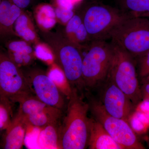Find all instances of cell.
Listing matches in <instances>:
<instances>
[{"instance_id": "2", "label": "cell", "mask_w": 149, "mask_h": 149, "mask_svg": "<svg viewBox=\"0 0 149 149\" xmlns=\"http://www.w3.org/2000/svg\"><path fill=\"white\" fill-rule=\"evenodd\" d=\"M40 31V34L50 47L54 61L65 76L69 89L79 91L84 88L82 75L83 57L82 49L66 37L63 29Z\"/></svg>"}, {"instance_id": "24", "label": "cell", "mask_w": 149, "mask_h": 149, "mask_svg": "<svg viewBox=\"0 0 149 149\" xmlns=\"http://www.w3.org/2000/svg\"><path fill=\"white\" fill-rule=\"evenodd\" d=\"M53 5L62 8H68L73 7L74 3L80 0H52Z\"/></svg>"}, {"instance_id": "6", "label": "cell", "mask_w": 149, "mask_h": 149, "mask_svg": "<svg viewBox=\"0 0 149 149\" xmlns=\"http://www.w3.org/2000/svg\"><path fill=\"white\" fill-rule=\"evenodd\" d=\"M83 57L82 75L84 88L92 89L107 78L113 56L112 43L93 41Z\"/></svg>"}, {"instance_id": "13", "label": "cell", "mask_w": 149, "mask_h": 149, "mask_svg": "<svg viewBox=\"0 0 149 149\" xmlns=\"http://www.w3.org/2000/svg\"><path fill=\"white\" fill-rule=\"evenodd\" d=\"M63 31L70 41L82 50L87 49L92 42L80 12H75L65 25Z\"/></svg>"}, {"instance_id": "14", "label": "cell", "mask_w": 149, "mask_h": 149, "mask_svg": "<svg viewBox=\"0 0 149 149\" xmlns=\"http://www.w3.org/2000/svg\"><path fill=\"white\" fill-rule=\"evenodd\" d=\"M27 126L24 120L16 115L6 130L1 148L22 149Z\"/></svg>"}, {"instance_id": "5", "label": "cell", "mask_w": 149, "mask_h": 149, "mask_svg": "<svg viewBox=\"0 0 149 149\" xmlns=\"http://www.w3.org/2000/svg\"><path fill=\"white\" fill-rule=\"evenodd\" d=\"M79 12L92 42L110 39L113 30L128 17L119 9L97 2L89 3Z\"/></svg>"}, {"instance_id": "25", "label": "cell", "mask_w": 149, "mask_h": 149, "mask_svg": "<svg viewBox=\"0 0 149 149\" xmlns=\"http://www.w3.org/2000/svg\"><path fill=\"white\" fill-rule=\"evenodd\" d=\"M136 110L143 113L149 120V101L143 100V101L140 102Z\"/></svg>"}, {"instance_id": "9", "label": "cell", "mask_w": 149, "mask_h": 149, "mask_svg": "<svg viewBox=\"0 0 149 149\" xmlns=\"http://www.w3.org/2000/svg\"><path fill=\"white\" fill-rule=\"evenodd\" d=\"M32 94L21 68L11 60L6 52H0V98L13 103L22 97Z\"/></svg>"}, {"instance_id": "3", "label": "cell", "mask_w": 149, "mask_h": 149, "mask_svg": "<svg viewBox=\"0 0 149 149\" xmlns=\"http://www.w3.org/2000/svg\"><path fill=\"white\" fill-rule=\"evenodd\" d=\"M113 56L107 78L126 95L135 105L139 104L142 97L134 58L115 43Z\"/></svg>"}, {"instance_id": "15", "label": "cell", "mask_w": 149, "mask_h": 149, "mask_svg": "<svg viewBox=\"0 0 149 149\" xmlns=\"http://www.w3.org/2000/svg\"><path fill=\"white\" fill-rule=\"evenodd\" d=\"M88 147L90 149H123L95 118H91Z\"/></svg>"}, {"instance_id": "4", "label": "cell", "mask_w": 149, "mask_h": 149, "mask_svg": "<svg viewBox=\"0 0 149 149\" xmlns=\"http://www.w3.org/2000/svg\"><path fill=\"white\" fill-rule=\"evenodd\" d=\"M110 39L134 58L141 55L149 50V17H126L113 30Z\"/></svg>"}, {"instance_id": "23", "label": "cell", "mask_w": 149, "mask_h": 149, "mask_svg": "<svg viewBox=\"0 0 149 149\" xmlns=\"http://www.w3.org/2000/svg\"><path fill=\"white\" fill-rule=\"evenodd\" d=\"M36 56L45 60L54 59V56L50 47L47 43L40 42L34 46Z\"/></svg>"}, {"instance_id": "11", "label": "cell", "mask_w": 149, "mask_h": 149, "mask_svg": "<svg viewBox=\"0 0 149 149\" xmlns=\"http://www.w3.org/2000/svg\"><path fill=\"white\" fill-rule=\"evenodd\" d=\"M5 47L10 58L20 68L32 65L37 57L32 44L18 37L6 39Z\"/></svg>"}, {"instance_id": "22", "label": "cell", "mask_w": 149, "mask_h": 149, "mask_svg": "<svg viewBox=\"0 0 149 149\" xmlns=\"http://www.w3.org/2000/svg\"><path fill=\"white\" fill-rule=\"evenodd\" d=\"M139 68V74L142 78L149 75V50L141 55L136 57Z\"/></svg>"}, {"instance_id": "10", "label": "cell", "mask_w": 149, "mask_h": 149, "mask_svg": "<svg viewBox=\"0 0 149 149\" xmlns=\"http://www.w3.org/2000/svg\"><path fill=\"white\" fill-rule=\"evenodd\" d=\"M102 104L107 112L112 116L123 119L129 123L135 111V105L111 81L104 92Z\"/></svg>"}, {"instance_id": "27", "label": "cell", "mask_w": 149, "mask_h": 149, "mask_svg": "<svg viewBox=\"0 0 149 149\" xmlns=\"http://www.w3.org/2000/svg\"><path fill=\"white\" fill-rule=\"evenodd\" d=\"M141 88L142 97L143 100L149 101V83H144Z\"/></svg>"}, {"instance_id": "1", "label": "cell", "mask_w": 149, "mask_h": 149, "mask_svg": "<svg viewBox=\"0 0 149 149\" xmlns=\"http://www.w3.org/2000/svg\"><path fill=\"white\" fill-rule=\"evenodd\" d=\"M76 88L70 90L68 102L58 124V149H84L88 147L91 118L89 103Z\"/></svg>"}, {"instance_id": "12", "label": "cell", "mask_w": 149, "mask_h": 149, "mask_svg": "<svg viewBox=\"0 0 149 149\" xmlns=\"http://www.w3.org/2000/svg\"><path fill=\"white\" fill-rule=\"evenodd\" d=\"M24 10L15 4L11 0H0L1 39L17 37L14 30V25Z\"/></svg>"}, {"instance_id": "18", "label": "cell", "mask_w": 149, "mask_h": 149, "mask_svg": "<svg viewBox=\"0 0 149 149\" xmlns=\"http://www.w3.org/2000/svg\"><path fill=\"white\" fill-rule=\"evenodd\" d=\"M120 10L129 17H149V0H120Z\"/></svg>"}, {"instance_id": "20", "label": "cell", "mask_w": 149, "mask_h": 149, "mask_svg": "<svg viewBox=\"0 0 149 149\" xmlns=\"http://www.w3.org/2000/svg\"><path fill=\"white\" fill-rule=\"evenodd\" d=\"M13 103L7 99L0 98V130H6L10 125L12 118V104Z\"/></svg>"}, {"instance_id": "8", "label": "cell", "mask_w": 149, "mask_h": 149, "mask_svg": "<svg viewBox=\"0 0 149 149\" xmlns=\"http://www.w3.org/2000/svg\"><path fill=\"white\" fill-rule=\"evenodd\" d=\"M90 111L93 118L99 121L115 141L123 149H144L129 123L112 116L107 112L101 103L91 100Z\"/></svg>"}, {"instance_id": "26", "label": "cell", "mask_w": 149, "mask_h": 149, "mask_svg": "<svg viewBox=\"0 0 149 149\" xmlns=\"http://www.w3.org/2000/svg\"><path fill=\"white\" fill-rule=\"evenodd\" d=\"M13 2L22 9L29 7L32 5L34 0H11Z\"/></svg>"}, {"instance_id": "7", "label": "cell", "mask_w": 149, "mask_h": 149, "mask_svg": "<svg viewBox=\"0 0 149 149\" xmlns=\"http://www.w3.org/2000/svg\"><path fill=\"white\" fill-rule=\"evenodd\" d=\"M32 95L48 105L65 110L68 102L60 88L45 71L37 68H21Z\"/></svg>"}, {"instance_id": "16", "label": "cell", "mask_w": 149, "mask_h": 149, "mask_svg": "<svg viewBox=\"0 0 149 149\" xmlns=\"http://www.w3.org/2000/svg\"><path fill=\"white\" fill-rule=\"evenodd\" d=\"M17 36L35 46L41 42L31 16L24 10L14 25Z\"/></svg>"}, {"instance_id": "28", "label": "cell", "mask_w": 149, "mask_h": 149, "mask_svg": "<svg viewBox=\"0 0 149 149\" xmlns=\"http://www.w3.org/2000/svg\"><path fill=\"white\" fill-rule=\"evenodd\" d=\"M144 83H149V75L146 77L143 78Z\"/></svg>"}, {"instance_id": "21", "label": "cell", "mask_w": 149, "mask_h": 149, "mask_svg": "<svg viewBox=\"0 0 149 149\" xmlns=\"http://www.w3.org/2000/svg\"><path fill=\"white\" fill-rule=\"evenodd\" d=\"M129 123L134 131L142 132L149 126V120L143 113L136 110L131 116Z\"/></svg>"}, {"instance_id": "17", "label": "cell", "mask_w": 149, "mask_h": 149, "mask_svg": "<svg viewBox=\"0 0 149 149\" xmlns=\"http://www.w3.org/2000/svg\"><path fill=\"white\" fill-rule=\"evenodd\" d=\"M34 13L37 24L41 31H50L57 22L55 10L52 5L40 4L35 8Z\"/></svg>"}, {"instance_id": "19", "label": "cell", "mask_w": 149, "mask_h": 149, "mask_svg": "<svg viewBox=\"0 0 149 149\" xmlns=\"http://www.w3.org/2000/svg\"><path fill=\"white\" fill-rule=\"evenodd\" d=\"M58 123L51 124L42 129L39 143L42 148L58 149Z\"/></svg>"}, {"instance_id": "29", "label": "cell", "mask_w": 149, "mask_h": 149, "mask_svg": "<svg viewBox=\"0 0 149 149\" xmlns=\"http://www.w3.org/2000/svg\"></svg>"}]
</instances>
